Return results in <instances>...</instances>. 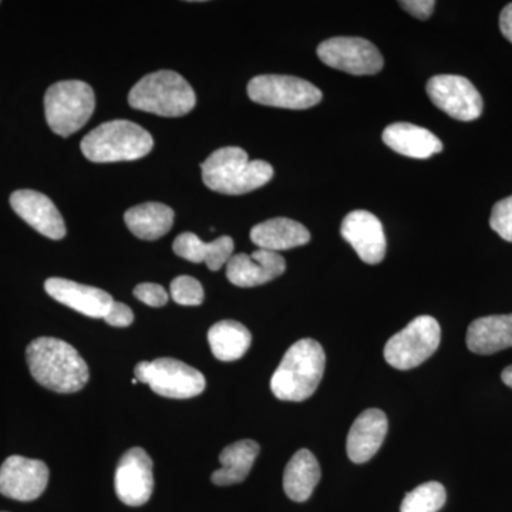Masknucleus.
<instances>
[{"mask_svg": "<svg viewBox=\"0 0 512 512\" xmlns=\"http://www.w3.org/2000/svg\"><path fill=\"white\" fill-rule=\"evenodd\" d=\"M30 375L56 393H76L89 382V366L64 340L37 338L26 349Z\"/></svg>", "mask_w": 512, "mask_h": 512, "instance_id": "obj_1", "label": "nucleus"}, {"mask_svg": "<svg viewBox=\"0 0 512 512\" xmlns=\"http://www.w3.org/2000/svg\"><path fill=\"white\" fill-rule=\"evenodd\" d=\"M326 355L313 339L293 343L271 379V390L282 402H303L318 390L325 373Z\"/></svg>", "mask_w": 512, "mask_h": 512, "instance_id": "obj_2", "label": "nucleus"}, {"mask_svg": "<svg viewBox=\"0 0 512 512\" xmlns=\"http://www.w3.org/2000/svg\"><path fill=\"white\" fill-rule=\"evenodd\" d=\"M202 181L210 190L227 195H242L264 187L274 177V168L266 161L249 160L241 147L214 151L201 164Z\"/></svg>", "mask_w": 512, "mask_h": 512, "instance_id": "obj_3", "label": "nucleus"}, {"mask_svg": "<svg viewBox=\"0 0 512 512\" xmlns=\"http://www.w3.org/2000/svg\"><path fill=\"white\" fill-rule=\"evenodd\" d=\"M82 151L93 163H119L146 157L154 147L151 134L128 120H113L90 131L82 141Z\"/></svg>", "mask_w": 512, "mask_h": 512, "instance_id": "obj_4", "label": "nucleus"}, {"mask_svg": "<svg viewBox=\"0 0 512 512\" xmlns=\"http://www.w3.org/2000/svg\"><path fill=\"white\" fill-rule=\"evenodd\" d=\"M128 103L157 116L183 117L194 109L197 97L181 74L160 70L147 74L131 89Z\"/></svg>", "mask_w": 512, "mask_h": 512, "instance_id": "obj_5", "label": "nucleus"}, {"mask_svg": "<svg viewBox=\"0 0 512 512\" xmlns=\"http://www.w3.org/2000/svg\"><path fill=\"white\" fill-rule=\"evenodd\" d=\"M96 99L89 84L66 80L49 87L45 96L47 124L53 133L69 137L86 126L92 117Z\"/></svg>", "mask_w": 512, "mask_h": 512, "instance_id": "obj_6", "label": "nucleus"}, {"mask_svg": "<svg viewBox=\"0 0 512 512\" xmlns=\"http://www.w3.org/2000/svg\"><path fill=\"white\" fill-rule=\"evenodd\" d=\"M441 329L433 316H419L384 346V359L397 370H410L426 362L439 349Z\"/></svg>", "mask_w": 512, "mask_h": 512, "instance_id": "obj_7", "label": "nucleus"}, {"mask_svg": "<svg viewBox=\"0 0 512 512\" xmlns=\"http://www.w3.org/2000/svg\"><path fill=\"white\" fill-rule=\"evenodd\" d=\"M134 373L138 382L148 384L154 393L168 399H191L207 387L200 370L173 357L140 362Z\"/></svg>", "mask_w": 512, "mask_h": 512, "instance_id": "obj_8", "label": "nucleus"}, {"mask_svg": "<svg viewBox=\"0 0 512 512\" xmlns=\"http://www.w3.org/2000/svg\"><path fill=\"white\" fill-rule=\"evenodd\" d=\"M249 99L262 106L306 110L322 101L318 87L295 76L262 74L248 84Z\"/></svg>", "mask_w": 512, "mask_h": 512, "instance_id": "obj_9", "label": "nucleus"}, {"mask_svg": "<svg viewBox=\"0 0 512 512\" xmlns=\"http://www.w3.org/2000/svg\"><path fill=\"white\" fill-rule=\"evenodd\" d=\"M318 57L326 66L353 74L372 76L383 69L379 49L362 37H332L320 43Z\"/></svg>", "mask_w": 512, "mask_h": 512, "instance_id": "obj_10", "label": "nucleus"}, {"mask_svg": "<svg viewBox=\"0 0 512 512\" xmlns=\"http://www.w3.org/2000/svg\"><path fill=\"white\" fill-rule=\"evenodd\" d=\"M431 103L458 121H474L483 114V97L463 76L440 74L427 82Z\"/></svg>", "mask_w": 512, "mask_h": 512, "instance_id": "obj_11", "label": "nucleus"}, {"mask_svg": "<svg viewBox=\"0 0 512 512\" xmlns=\"http://www.w3.org/2000/svg\"><path fill=\"white\" fill-rule=\"evenodd\" d=\"M114 488L121 503L141 507L150 501L154 490L153 460L143 448L134 447L120 458Z\"/></svg>", "mask_w": 512, "mask_h": 512, "instance_id": "obj_12", "label": "nucleus"}, {"mask_svg": "<svg viewBox=\"0 0 512 512\" xmlns=\"http://www.w3.org/2000/svg\"><path fill=\"white\" fill-rule=\"evenodd\" d=\"M49 483V468L40 460L22 456L6 458L0 467V494L12 500H37Z\"/></svg>", "mask_w": 512, "mask_h": 512, "instance_id": "obj_13", "label": "nucleus"}, {"mask_svg": "<svg viewBox=\"0 0 512 512\" xmlns=\"http://www.w3.org/2000/svg\"><path fill=\"white\" fill-rule=\"evenodd\" d=\"M340 234L365 264H380L386 256V234L382 222L372 212H350L342 222Z\"/></svg>", "mask_w": 512, "mask_h": 512, "instance_id": "obj_14", "label": "nucleus"}, {"mask_svg": "<svg viewBox=\"0 0 512 512\" xmlns=\"http://www.w3.org/2000/svg\"><path fill=\"white\" fill-rule=\"evenodd\" d=\"M286 271L284 256L278 252L256 249L251 255H232L227 264V278L239 288L265 285Z\"/></svg>", "mask_w": 512, "mask_h": 512, "instance_id": "obj_15", "label": "nucleus"}, {"mask_svg": "<svg viewBox=\"0 0 512 512\" xmlns=\"http://www.w3.org/2000/svg\"><path fill=\"white\" fill-rule=\"evenodd\" d=\"M10 205L23 221L35 228L39 234L50 239H62L66 225L62 214L49 197L42 192L20 190L10 195Z\"/></svg>", "mask_w": 512, "mask_h": 512, "instance_id": "obj_16", "label": "nucleus"}, {"mask_svg": "<svg viewBox=\"0 0 512 512\" xmlns=\"http://www.w3.org/2000/svg\"><path fill=\"white\" fill-rule=\"evenodd\" d=\"M45 289L55 301L89 318L104 319L114 303L113 298L103 289L77 284L70 279H47Z\"/></svg>", "mask_w": 512, "mask_h": 512, "instance_id": "obj_17", "label": "nucleus"}, {"mask_svg": "<svg viewBox=\"0 0 512 512\" xmlns=\"http://www.w3.org/2000/svg\"><path fill=\"white\" fill-rule=\"evenodd\" d=\"M389 430V420L379 409L365 410L350 427L346 450L353 463L372 460L382 447Z\"/></svg>", "mask_w": 512, "mask_h": 512, "instance_id": "obj_18", "label": "nucleus"}, {"mask_svg": "<svg viewBox=\"0 0 512 512\" xmlns=\"http://www.w3.org/2000/svg\"><path fill=\"white\" fill-rule=\"evenodd\" d=\"M383 143L402 156L426 160L443 151V143L427 128L410 123H394L383 131Z\"/></svg>", "mask_w": 512, "mask_h": 512, "instance_id": "obj_19", "label": "nucleus"}, {"mask_svg": "<svg viewBox=\"0 0 512 512\" xmlns=\"http://www.w3.org/2000/svg\"><path fill=\"white\" fill-rule=\"evenodd\" d=\"M466 342L468 349L477 355H494L512 348V313L474 320L468 326Z\"/></svg>", "mask_w": 512, "mask_h": 512, "instance_id": "obj_20", "label": "nucleus"}, {"mask_svg": "<svg viewBox=\"0 0 512 512\" xmlns=\"http://www.w3.org/2000/svg\"><path fill=\"white\" fill-rule=\"evenodd\" d=\"M251 241L259 249L281 252L302 247L311 241V232L301 222L289 218H274L251 229Z\"/></svg>", "mask_w": 512, "mask_h": 512, "instance_id": "obj_21", "label": "nucleus"}, {"mask_svg": "<svg viewBox=\"0 0 512 512\" xmlns=\"http://www.w3.org/2000/svg\"><path fill=\"white\" fill-rule=\"evenodd\" d=\"M173 249L175 254L194 264L205 262L210 271H220L227 265L234 254V239L220 237L212 242H204L192 232H184L175 238Z\"/></svg>", "mask_w": 512, "mask_h": 512, "instance_id": "obj_22", "label": "nucleus"}, {"mask_svg": "<svg viewBox=\"0 0 512 512\" xmlns=\"http://www.w3.org/2000/svg\"><path fill=\"white\" fill-rule=\"evenodd\" d=\"M320 466L311 451L302 448L293 454L284 473V490L295 503H305L319 484Z\"/></svg>", "mask_w": 512, "mask_h": 512, "instance_id": "obj_23", "label": "nucleus"}, {"mask_svg": "<svg viewBox=\"0 0 512 512\" xmlns=\"http://www.w3.org/2000/svg\"><path fill=\"white\" fill-rule=\"evenodd\" d=\"M124 221L137 238L156 241L173 228L174 211L161 202H146L130 208Z\"/></svg>", "mask_w": 512, "mask_h": 512, "instance_id": "obj_24", "label": "nucleus"}, {"mask_svg": "<svg viewBox=\"0 0 512 512\" xmlns=\"http://www.w3.org/2000/svg\"><path fill=\"white\" fill-rule=\"evenodd\" d=\"M259 451V444L248 439L225 447L220 454L221 468L212 473V483L221 487L242 483L254 467Z\"/></svg>", "mask_w": 512, "mask_h": 512, "instance_id": "obj_25", "label": "nucleus"}, {"mask_svg": "<svg viewBox=\"0 0 512 512\" xmlns=\"http://www.w3.org/2000/svg\"><path fill=\"white\" fill-rule=\"evenodd\" d=\"M212 355L221 362H234L248 352L252 343L251 332L235 320H221L208 332Z\"/></svg>", "mask_w": 512, "mask_h": 512, "instance_id": "obj_26", "label": "nucleus"}, {"mask_svg": "<svg viewBox=\"0 0 512 512\" xmlns=\"http://www.w3.org/2000/svg\"><path fill=\"white\" fill-rule=\"evenodd\" d=\"M446 501L444 485L437 481H429L406 494L400 512H439Z\"/></svg>", "mask_w": 512, "mask_h": 512, "instance_id": "obj_27", "label": "nucleus"}, {"mask_svg": "<svg viewBox=\"0 0 512 512\" xmlns=\"http://www.w3.org/2000/svg\"><path fill=\"white\" fill-rule=\"evenodd\" d=\"M170 295L175 303L183 306H198L204 302V288L192 276H178L170 286Z\"/></svg>", "mask_w": 512, "mask_h": 512, "instance_id": "obj_28", "label": "nucleus"}, {"mask_svg": "<svg viewBox=\"0 0 512 512\" xmlns=\"http://www.w3.org/2000/svg\"><path fill=\"white\" fill-rule=\"evenodd\" d=\"M490 227L504 241L512 242V195L494 205L491 211Z\"/></svg>", "mask_w": 512, "mask_h": 512, "instance_id": "obj_29", "label": "nucleus"}, {"mask_svg": "<svg viewBox=\"0 0 512 512\" xmlns=\"http://www.w3.org/2000/svg\"><path fill=\"white\" fill-rule=\"evenodd\" d=\"M134 296L153 308H161L168 302V292L158 284H140L134 289Z\"/></svg>", "mask_w": 512, "mask_h": 512, "instance_id": "obj_30", "label": "nucleus"}, {"mask_svg": "<svg viewBox=\"0 0 512 512\" xmlns=\"http://www.w3.org/2000/svg\"><path fill=\"white\" fill-rule=\"evenodd\" d=\"M104 320L116 328H127L133 323L134 313L127 305L121 302H114Z\"/></svg>", "mask_w": 512, "mask_h": 512, "instance_id": "obj_31", "label": "nucleus"}, {"mask_svg": "<svg viewBox=\"0 0 512 512\" xmlns=\"http://www.w3.org/2000/svg\"><path fill=\"white\" fill-rule=\"evenodd\" d=\"M400 6L407 10L410 15H413L414 18L426 20L433 13L436 2L434 0H403V2H400Z\"/></svg>", "mask_w": 512, "mask_h": 512, "instance_id": "obj_32", "label": "nucleus"}, {"mask_svg": "<svg viewBox=\"0 0 512 512\" xmlns=\"http://www.w3.org/2000/svg\"><path fill=\"white\" fill-rule=\"evenodd\" d=\"M500 30L505 39L512 43V3L505 6L500 15Z\"/></svg>", "mask_w": 512, "mask_h": 512, "instance_id": "obj_33", "label": "nucleus"}, {"mask_svg": "<svg viewBox=\"0 0 512 512\" xmlns=\"http://www.w3.org/2000/svg\"><path fill=\"white\" fill-rule=\"evenodd\" d=\"M501 379H503V382L512 389V365L505 367L503 373H501Z\"/></svg>", "mask_w": 512, "mask_h": 512, "instance_id": "obj_34", "label": "nucleus"}]
</instances>
